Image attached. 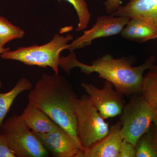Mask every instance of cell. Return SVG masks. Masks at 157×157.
Returning a JSON list of instances; mask_svg holds the SVG:
<instances>
[{
  "instance_id": "obj_16",
  "label": "cell",
  "mask_w": 157,
  "mask_h": 157,
  "mask_svg": "<svg viewBox=\"0 0 157 157\" xmlns=\"http://www.w3.org/2000/svg\"><path fill=\"white\" fill-rule=\"evenodd\" d=\"M135 157H157V135L150 128L137 140Z\"/></svg>"
},
{
  "instance_id": "obj_4",
  "label": "cell",
  "mask_w": 157,
  "mask_h": 157,
  "mask_svg": "<svg viewBox=\"0 0 157 157\" xmlns=\"http://www.w3.org/2000/svg\"><path fill=\"white\" fill-rule=\"evenodd\" d=\"M0 132L17 157H42L48 155L38 137L27 126L20 115L14 114L3 122Z\"/></svg>"
},
{
  "instance_id": "obj_20",
  "label": "cell",
  "mask_w": 157,
  "mask_h": 157,
  "mask_svg": "<svg viewBox=\"0 0 157 157\" xmlns=\"http://www.w3.org/2000/svg\"><path fill=\"white\" fill-rule=\"evenodd\" d=\"M2 133L0 132V157H15Z\"/></svg>"
},
{
  "instance_id": "obj_8",
  "label": "cell",
  "mask_w": 157,
  "mask_h": 157,
  "mask_svg": "<svg viewBox=\"0 0 157 157\" xmlns=\"http://www.w3.org/2000/svg\"><path fill=\"white\" fill-rule=\"evenodd\" d=\"M129 19L128 17L115 16L112 14L99 16L92 28L84 31L81 36L68 44L66 49L74 51L90 45L95 39L121 33Z\"/></svg>"
},
{
  "instance_id": "obj_9",
  "label": "cell",
  "mask_w": 157,
  "mask_h": 157,
  "mask_svg": "<svg viewBox=\"0 0 157 157\" xmlns=\"http://www.w3.org/2000/svg\"><path fill=\"white\" fill-rule=\"evenodd\" d=\"M45 148L56 157H80L83 150L71 135L63 128L46 133L33 132Z\"/></svg>"
},
{
  "instance_id": "obj_5",
  "label": "cell",
  "mask_w": 157,
  "mask_h": 157,
  "mask_svg": "<svg viewBox=\"0 0 157 157\" xmlns=\"http://www.w3.org/2000/svg\"><path fill=\"white\" fill-rule=\"evenodd\" d=\"M139 95L132 96L120 118L122 137L135 146L138 139L150 129L156 114L142 95Z\"/></svg>"
},
{
  "instance_id": "obj_15",
  "label": "cell",
  "mask_w": 157,
  "mask_h": 157,
  "mask_svg": "<svg viewBox=\"0 0 157 157\" xmlns=\"http://www.w3.org/2000/svg\"><path fill=\"white\" fill-rule=\"evenodd\" d=\"M141 94L157 112V66L155 64L144 76Z\"/></svg>"
},
{
  "instance_id": "obj_6",
  "label": "cell",
  "mask_w": 157,
  "mask_h": 157,
  "mask_svg": "<svg viewBox=\"0 0 157 157\" xmlns=\"http://www.w3.org/2000/svg\"><path fill=\"white\" fill-rule=\"evenodd\" d=\"M75 113L77 138L84 151L107 135L109 124L101 116L87 95H82L77 99Z\"/></svg>"
},
{
  "instance_id": "obj_22",
  "label": "cell",
  "mask_w": 157,
  "mask_h": 157,
  "mask_svg": "<svg viewBox=\"0 0 157 157\" xmlns=\"http://www.w3.org/2000/svg\"><path fill=\"white\" fill-rule=\"evenodd\" d=\"M10 48H4V47H0V54H2L3 53H4L5 52L7 51L10 50ZM2 82L1 81H0V89L2 88Z\"/></svg>"
},
{
  "instance_id": "obj_21",
  "label": "cell",
  "mask_w": 157,
  "mask_h": 157,
  "mask_svg": "<svg viewBox=\"0 0 157 157\" xmlns=\"http://www.w3.org/2000/svg\"><path fill=\"white\" fill-rule=\"evenodd\" d=\"M121 0H107L104 3L105 10L107 14H112L121 6Z\"/></svg>"
},
{
  "instance_id": "obj_18",
  "label": "cell",
  "mask_w": 157,
  "mask_h": 157,
  "mask_svg": "<svg viewBox=\"0 0 157 157\" xmlns=\"http://www.w3.org/2000/svg\"><path fill=\"white\" fill-rule=\"evenodd\" d=\"M59 2L61 0H58ZM70 3L76 10L78 15V22L76 28L77 32L86 29L90 20L91 15L87 3L85 0H64Z\"/></svg>"
},
{
  "instance_id": "obj_1",
  "label": "cell",
  "mask_w": 157,
  "mask_h": 157,
  "mask_svg": "<svg viewBox=\"0 0 157 157\" xmlns=\"http://www.w3.org/2000/svg\"><path fill=\"white\" fill-rule=\"evenodd\" d=\"M77 99L72 84L64 76L56 73L43 74L28 95L29 102L68 132L82 148L76 133L75 107Z\"/></svg>"
},
{
  "instance_id": "obj_13",
  "label": "cell",
  "mask_w": 157,
  "mask_h": 157,
  "mask_svg": "<svg viewBox=\"0 0 157 157\" xmlns=\"http://www.w3.org/2000/svg\"><path fill=\"white\" fill-rule=\"evenodd\" d=\"M124 39L143 43L157 39V31L139 18H130L121 33Z\"/></svg>"
},
{
  "instance_id": "obj_23",
  "label": "cell",
  "mask_w": 157,
  "mask_h": 157,
  "mask_svg": "<svg viewBox=\"0 0 157 157\" xmlns=\"http://www.w3.org/2000/svg\"><path fill=\"white\" fill-rule=\"evenodd\" d=\"M153 123L154 124L156 132L157 135V112H156V114Z\"/></svg>"
},
{
  "instance_id": "obj_14",
  "label": "cell",
  "mask_w": 157,
  "mask_h": 157,
  "mask_svg": "<svg viewBox=\"0 0 157 157\" xmlns=\"http://www.w3.org/2000/svg\"><path fill=\"white\" fill-rule=\"evenodd\" d=\"M33 85L28 79L21 78L13 88L5 93H0V128L11 105L18 95L23 92L30 90Z\"/></svg>"
},
{
  "instance_id": "obj_10",
  "label": "cell",
  "mask_w": 157,
  "mask_h": 157,
  "mask_svg": "<svg viewBox=\"0 0 157 157\" xmlns=\"http://www.w3.org/2000/svg\"><path fill=\"white\" fill-rule=\"evenodd\" d=\"M111 14L129 19L139 18L157 31V0H128L127 4L120 6Z\"/></svg>"
},
{
  "instance_id": "obj_7",
  "label": "cell",
  "mask_w": 157,
  "mask_h": 157,
  "mask_svg": "<svg viewBox=\"0 0 157 157\" xmlns=\"http://www.w3.org/2000/svg\"><path fill=\"white\" fill-rule=\"evenodd\" d=\"M81 86L104 119L121 115L125 105L124 95L116 90L111 82L105 80L102 89L84 82Z\"/></svg>"
},
{
  "instance_id": "obj_2",
  "label": "cell",
  "mask_w": 157,
  "mask_h": 157,
  "mask_svg": "<svg viewBox=\"0 0 157 157\" xmlns=\"http://www.w3.org/2000/svg\"><path fill=\"white\" fill-rule=\"evenodd\" d=\"M67 56L60 57L59 67L69 74L71 69L79 68L85 74L98 73L99 77L111 82L114 88L124 95L141 94L144 71L154 64L155 58H149L143 64L132 67L125 57L114 59L106 54L93 61L91 65L78 61L74 51H70Z\"/></svg>"
},
{
  "instance_id": "obj_11",
  "label": "cell",
  "mask_w": 157,
  "mask_h": 157,
  "mask_svg": "<svg viewBox=\"0 0 157 157\" xmlns=\"http://www.w3.org/2000/svg\"><path fill=\"white\" fill-rule=\"evenodd\" d=\"M121 128L120 121L113 125L107 135L85 150L80 157H119L120 148L123 139Z\"/></svg>"
},
{
  "instance_id": "obj_3",
  "label": "cell",
  "mask_w": 157,
  "mask_h": 157,
  "mask_svg": "<svg viewBox=\"0 0 157 157\" xmlns=\"http://www.w3.org/2000/svg\"><path fill=\"white\" fill-rule=\"evenodd\" d=\"M73 35L66 36L56 34L50 41L44 45L19 47L14 51H7L1 54L5 59L18 61L28 66L41 67H49L59 74L61 52L66 50L68 43L73 40Z\"/></svg>"
},
{
  "instance_id": "obj_17",
  "label": "cell",
  "mask_w": 157,
  "mask_h": 157,
  "mask_svg": "<svg viewBox=\"0 0 157 157\" xmlns=\"http://www.w3.org/2000/svg\"><path fill=\"white\" fill-rule=\"evenodd\" d=\"M25 34L22 29L0 16V47L3 48L6 44L12 40L21 39Z\"/></svg>"
},
{
  "instance_id": "obj_12",
  "label": "cell",
  "mask_w": 157,
  "mask_h": 157,
  "mask_svg": "<svg viewBox=\"0 0 157 157\" xmlns=\"http://www.w3.org/2000/svg\"><path fill=\"white\" fill-rule=\"evenodd\" d=\"M20 116L27 126L37 133L54 132L59 127L46 113L29 102Z\"/></svg>"
},
{
  "instance_id": "obj_19",
  "label": "cell",
  "mask_w": 157,
  "mask_h": 157,
  "mask_svg": "<svg viewBox=\"0 0 157 157\" xmlns=\"http://www.w3.org/2000/svg\"><path fill=\"white\" fill-rule=\"evenodd\" d=\"M135 145L128 140L123 139L120 148L119 157H135Z\"/></svg>"
}]
</instances>
